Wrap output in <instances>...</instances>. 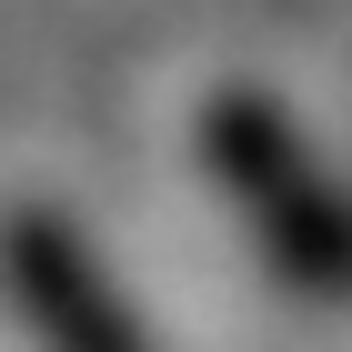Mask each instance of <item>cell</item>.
<instances>
[{"label": "cell", "mask_w": 352, "mask_h": 352, "mask_svg": "<svg viewBox=\"0 0 352 352\" xmlns=\"http://www.w3.org/2000/svg\"><path fill=\"white\" fill-rule=\"evenodd\" d=\"M201 141H212L221 191H232L242 221L262 232V252L292 272V282H312V292H342L352 282V201L292 141V121H282L272 101H252V91H232V101H212Z\"/></svg>", "instance_id": "obj_1"}, {"label": "cell", "mask_w": 352, "mask_h": 352, "mask_svg": "<svg viewBox=\"0 0 352 352\" xmlns=\"http://www.w3.org/2000/svg\"><path fill=\"white\" fill-rule=\"evenodd\" d=\"M0 292L41 352H162L141 332V312L121 302V282L101 272V252L41 201L0 212Z\"/></svg>", "instance_id": "obj_2"}]
</instances>
